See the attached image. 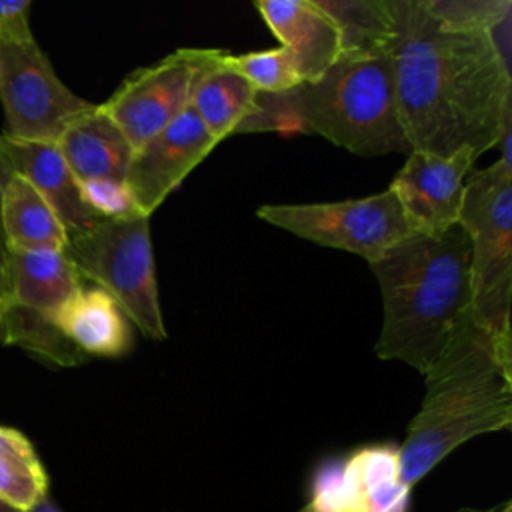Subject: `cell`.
<instances>
[{"mask_svg":"<svg viewBox=\"0 0 512 512\" xmlns=\"http://www.w3.org/2000/svg\"><path fill=\"white\" fill-rule=\"evenodd\" d=\"M396 102L410 152L478 158L510 132V18L496 28L444 20L424 0H390Z\"/></svg>","mask_w":512,"mask_h":512,"instance_id":"6da1fadb","label":"cell"},{"mask_svg":"<svg viewBox=\"0 0 512 512\" xmlns=\"http://www.w3.org/2000/svg\"><path fill=\"white\" fill-rule=\"evenodd\" d=\"M512 338L468 316L424 374L426 392L398 446L400 476L416 486L464 442L512 424Z\"/></svg>","mask_w":512,"mask_h":512,"instance_id":"7a4b0ae2","label":"cell"},{"mask_svg":"<svg viewBox=\"0 0 512 512\" xmlns=\"http://www.w3.org/2000/svg\"><path fill=\"white\" fill-rule=\"evenodd\" d=\"M382 294L376 356L422 376L470 316V240L460 224L410 234L370 264Z\"/></svg>","mask_w":512,"mask_h":512,"instance_id":"3957f363","label":"cell"},{"mask_svg":"<svg viewBox=\"0 0 512 512\" xmlns=\"http://www.w3.org/2000/svg\"><path fill=\"white\" fill-rule=\"evenodd\" d=\"M318 134L358 156L410 154L394 86L392 50L340 56L320 78L282 94H258V112L242 132Z\"/></svg>","mask_w":512,"mask_h":512,"instance_id":"277c9868","label":"cell"},{"mask_svg":"<svg viewBox=\"0 0 512 512\" xmlns=\"http://www.w3.org/2000/svg\"><path fill=\"white\" fill-rule=\"evenodd\" d=\"M502 154L468 174L458 224L470 240V316L496 338H512V156L510 132Z\"/></svg>","mask_w":512,"mask_h":512,"instance_id":"5b68a950","label":"cell"},{"mask_svg":"<svg viewBox=\"0 0 512 512\" xmlns=\"http://www.w3.org/2000/svg\"><path fill=\"white\" fill-rule=\"evenodd\" d=\"M64 256L84 282L102 288L142 334L164 340L148 216L108 220L68 234Z\"/></svg>","mask_w":512,"mask_h":512,"instance_id":"8992f818","label":"cell"},{"mask_svg":"<svg viewBox=\"0 0 512 512\" xmlns=\"http://www.w3.org/2000/svg\"><path fill=\"white\" fill-rule=\"evenodd\" d=\"M256 216L318 246L352 252L368 264L414 234L396 196L378 194L314 204H264Z\"/></svg>","mask_w":512,"mask_h":512,"instance_id":"52a82bcc","label":"cell"},{"mask_svg":"<svg viewBox=\"0 0 512 512\" xmlns=\"http://www.w3.org/2000/svg\"><path fill=\"white\" fill-rule=\"evenodd\" d=\"M0 102L4 136L48 144H56L64 128L94 106L64 86L36 40H0Z\"/></svg>","mask_w":512,"mask_h":512,"instance_id":"ba28073f","label":"cell"},{"mask_svg":"<svg viewBox=\"0 0 512 512\" xmlns=\"http://www.w3.org/2000/svg\"><path fill=\"white\" fill-rule=\"evenodd\" d=\"M220 48H178L162 60L138 68L100 104L132 148L178 118L192 98L198 78L222 60Z\"/></svg>","mask_w":512,"mask_h":512,"instance_id":"9c48e42d","label":"cell"},{"mask_svg":"<svg viewBox=\"0 0 512 512\" xmlns=\"http://www.w3.org/2000/svg\"><path fill=\"white\" fill-rule=\"evenodd\" d=\"M412 488L400 476L396 444H370L326 462L312 478L322 512H408Z\"/></svg>","mask_w":512,"mask_h":512,"instance_id":"30bf717a","label":"cell"},{"mask_svg":"<svg viewBox=\"0 0 512 512\" xmlns=\"http://www.w3.org/2000/svg\"><path fill=\"white\" fill-rule=\"evenodd\" d=\"M220 144L188 106L158 134L134 148L124 182L140 214L148 216Z\"/></svg>","mask_w":512,"mask_h":512,"instance_id":"8fae6325","label":"cell"},{"mask_svg":"<svg viewBox=\"0 0 512 512\" xmlns=\"http://www.w3.org/2000/svg\"><path fill=\"white\" fill-rule=\"evenodd\" d=\"M478 156L464 148L452 156L412 150L392 178L396 196L414 234H440L460 218L464 186Z\"/></svg>","mask_w":512,"mask_h":512,"instance_id":"7c38bea8","label":"cell"},{"mask_svg":"<svg viewBox=\"0 0 512 512\" xmlns=\"http://www.w3.org/2000/svg\"><path fill=\"white\" fill-rule=\"evenodd\" d=\"M254 6L280 46L294 54L302 84L340 58V32L316 0H258Z\"/></svg>","mask_w":512,"mask_h":512,"instance_id":"4fadbf2b","label":"cell"},{"mask_svg":"<svg viewBox=\"0 0 512 512\" xmlns=\"http://www.w3.org/2000/svg\"><path fill=\"white\" fill-rule=\"evenodd\" d=\"M2 146L12 172L26 178L42 194L66 234L80 232L102 220L84 204L78 180L56 144L22 142L2 136Z\"/></svg>","mask_w":512,"mask_h":512,"instance_id":"5bb4252c","label":"cell"},{"mask_svg":"<svg viewBox=\"0 0 512 512\" xmlns=\"http://www.w3.org/2000/svg\"><path fill=\"white\" fill-rule=\"evenodd\" d=\"M50 320L84 356L116 358L130 350L128 318L110 294L84 280Z\"/></svg>","mask_w":512,"mask_h":512,"instance_id":"9a60e30c","label":"cell"},{"mask_svg":"<svg viewBox=\"0 0 512 512\" xmlns=\"http://www.w3.org/2000/svg\"><path fill=\"white\" fill-rule=\"evenodd\" d=\"M56 148L76 180H124L134 152L100 104L74 118L56 140Z\"/></svg>","mask_w":512,"mask_h":512,"instance_id":"2e32d148","label":"cell"},{"mask_svg":"<svg viewBox=\"0 0 512 512\" xmlns=\"http://www.w3.org/2000/svg\"><path fill=\"white\" fill-rule=\"evenodd\" d=\"M8 270L10 302L48 318L82 284L64 252L54 250H8Z\"/></svg>","mask_w":512,"mask_h":512,"instance_id":"e0dca14e","label":"cell"},{"mask_svg":"<svg viewBox=\"0 0 512 512\" xmlns=\"http://www.w3.org/2000/svg\"><path fill=\"white\" fill-rule=\"evenodd\" d=\"M228 56L230 52L198 78L190 98L192 110L218 142L242 132L258 112V92L228 66Z\"/></svg>","mask_w":512,"mask_h":512,"instance_id":"ac0fdd59","label":"cell"},{"mask_svg":"<svg viewBox=\"0 0 512 512\" xmlns=\"http://www.w3.org/2000/svg\"><path fill=\"white\" fill-rule=\"evenodd\" d=\"M0 232L8 250L64 252L68 242V234L50 204L18 174L8 180L2 192Z\"/></svg>","mask_w":512,"mask_h":512,"instance_id":"d6986e66","label":"cell"},{"mask_svg":"<svg viewBox=\"0 0 512 512\" xmlns=\"http://www.w3.org/2000/svg\"><path fill=\"white\" fill-rule=\"evenodd\" d=\"M340 32V56H368L392 50L390 0H316Z\"/></svg>","mask_w":512,"mask_h":512,"instance_id":"ffe728a7","label":"cell"},{"mask_svg":"<svg viewBox=\"0 0 512 512\" xmlns=\"http://www.w3.org/2000/svg\"><path fill=\"white\" fill-rule=\"evenodd\" d=\"M48 496V474L32 442L16 428L0 426V498L20 512Z\"/></svg>","mask_w":512,"mask_h":512,"instance_id":"44dd1931","label":"cell"},{"mask_svg":"<svg viewBox=\"0 0 512 512\" xmlns=\"http://www.w3.org/2000/svg\"><path fill=\"white\" fill-rule=\"evenodd\" d=\"M0 342L20 346L58 366H76L86 360L48 316L12 302L0 310Z\"/></svg>","mask_w":512,"mask_h":512,"instance_id":"7402d4cb","label":"cell"},{"mask_svg":"<svg viewBox=\"0 0 512 512\" xmlns=\"http://www.w3.org/2000/svg\"><path fill=\"white\" fill-rule=\"evenodd\" d=\"M228 66L244 76L258 94H282L302 84L296 58L284 46L230 54Z\"/></svg>","mask_w":512,"mask_h":512,"instance_id":"603a6c76","label":"cell"},{"mask_svg":"<svg viewBox=\"0 0 512 512\" xmlns=\"http://www.w3.org/2000/svg\"><path fill=\"white\" fill-rule=\"evenodd\" d=\"M78 186H80L84 204L100 218L120 220V218L144 216L140 214L134 202V196L128 190L124 180L88 178V180H78Z\"/></svg>","mask_w":512,"mask_h":512,"instance_id":"cb8c5ba5","label":"cell"},{"mask_svg":"<svg viewBox=\"0 0 512 512\" xmlns=\"http://www.w3.org/2000/svg\"><path fill=\"white\" fill-rule=\"evenodd\" d=\"M30 0H0V40L32 42L34 36L28 24Z\"/></svg>","mask_w":512,"mask_h":512,"instance_id":"d4e9b609","label":"cell"},{"mask_svg":"<svg viewBox=\"0 0 512 512\" xmlns=\"http://www.w3.org/2000/svg\"><path fill=\"white\" fill-rule=\"evenodd\" d=\"M10 302V270H8V246L0 232V308Z\"/></svg>","mask_w":512,"mask_h":512,"instance_id":"484cf974","label":"cell"},{"mask_svg":"<svg viewBox=\"0 0 512 512\" xmlns=\"http://www.w3.org/2000/svg\"><path fill=\"white\" fill-rule=\"evenodd\" d=\"M14 176L12 168H10V162L6 158V152H4V146H2V136H0V200H2V192L8 184V180Z\"/></svg>","mask_w":512,"mask_h":512,"instance_id":"4316f807","label":"cell"},{"mask_svg":"<svg viewBox=\"0 0 512 512\" xmlns=\"http://www.w3.org/2000/svg\"><path fill=\"white\" fill-rule=\"evenodd\" d=\"M26 512H60V510H58V506L46 496L44 500H40L36 506H32V508L26 510Z\"/></svg>","mask_w":512,"mask_h":512,"instance_id":"83f0119b","label":"cell"},{"mask_svg":"<svg viewBox=\"0 0 512 512\" xmlns=\"http://www.w3.org/2000/svg\"><path fill=\"white\" fill-rule=\"evenodd\" d=\"M484 512H512V502H504L500 508H490V510H484Z\"/></svg>","mask_w":512,"mask_h":512,"instance_id":"f1b7e54d","label":"cell"},{"mask_svg":"<svg viewBox=\"0 0 512 512\" xmlns=\"http://www.w3.org/2000/svg\"><path fill=\"white\" fill-rule=\"evenodd\" d=\"M0 512H20V510H16L14 506H10V504H6L2 498H0Z\"/></svg>","mask_w":512,"mask_h":512,"instance_id":"f546056e","label":"cell"},{"mask_svg":"<svg viewBox=\"0 0 512 512\" xmlns=\"http://www.w3.org/2000/svg\"><path fill=\"white\" fill-rule=\"evenodd\" d=\"M298 512H322V510H320V508H316L312 502H308V504H306L304 508H300Z\"/></svg>","mask_w":512,"mask_h":512,"instance_id":"4dcf8cb0","label":"cell"},{"mask_svg":"<svg viewBox=\"0 0 512 512\" xmlns=\"http://www.w3.org/2000/svg\"><path fill=\"white\" fill-rule=\"evenodd\" d=\"M454 512H484V510H476V508H460V510H454Z\"/></svg>","mask_w":512,"mask_h":512,"instance_id":"1f68e13d","label":"cell"},{"mask_svg":"<svg viewBox=\"0 0 512 512\" xmlns=\"http://www.w3.org/2000/svg\"><path fill=\"white\" fill-rule=\"evenodd\" d=\"M0 310H2V308H0Z\"/></svg>","mask_w":512,"mask_h":512,"instance_id":"d6a6232c","label":"cell"}]
</instances>
